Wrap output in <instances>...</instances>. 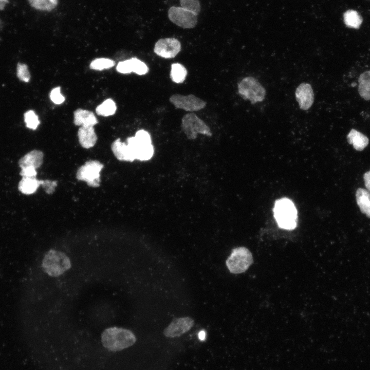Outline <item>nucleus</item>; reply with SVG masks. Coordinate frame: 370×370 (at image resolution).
Returning a JSON list of instances; mask_svg holds the SVG:
<instances>
[{
    "label": "nucleus",
    "mask_w": 370,
    "mask_h": 370,
    "mask_svg": "<svg viewBox=\"0 0 370 370\" xmlns=\"http://www.w3.org/2000/svg\"><path fill=\"white\" fill-rule=\"evenodd\" d=\"M44 154L39 150H34L27 153L18 161V165L21 168L32 166L37 169L41 166L43 161Z\"/></svg>",
    "instance_id": "17"
},
{
    "label": "nucleus",
    "mask_w": 370,
    "mask_h": 370,
    "mask_svg": "<svg viewBox=\"0 0 370 370\" xmlns=\"http://www.w3.org/2000/svg\"><path fill=\"white\" fill-rule=\"evenodd\" d=\"M73 122L76 125L94 126L98 121L92 112L78 108L74 112Z\"/></svg>",
    "instance_id": "16"
},
{
    "label": "nucleus",
    "mask_w": 370,
    "mask_h": 370,
    "mask_svg": "<svg viewBox=\"0 0 370 370\" xmlns=\"http://www.w3.org/2000/svg\"><path fill=\"white\" fill-rule=\"evenodd\" d=\"M188 72L186 67L178 63L171 65L170 78L172 81L176 83H182L186 80Z\"/></svg>",
    "instance_id": "23"
},
{
    "label": "nucleus",
    "mask_w": 370,
    "mask_h": 370,
    "mask_svg": "<svg viewBox=\"0 0 370 370\" xmlns=\"http://www.w3.org/2000/svg\"><path fill=\"white\" fill-rule=\"evenodd\" d=\"M363 180L367 190L370 192V170L364 174Z\"/></svg>",
    "instance_id": "33"
},
{
    "label": "nucleus",
    "mask_w": 370,
    "mask_h": 370,
    "mask_svg": "<svg viewBox=\"0 0 370 370\" xmlns=\"http://www.w3.org/2000/svg\"><path fill=\"white\" fill-rule=\"evenodd\" d=\"M44 182V180H39L36 177H23L18 183V189L23 194H32Z\"/></svg>",
    "instance_id": "21"
},
{
    "label": "nucleus",
    "mask_w": 370,
    "mask_h": 370,
    "mask_svg": "<svg viewBox=\"0 0 370 370\" xmlns=\"http://www.w3.org/2000/svg\"><path fill=\"white\" fill-rule=\"evenodd\" d=\"M238 91L244 99L249 100L252 103L262 101L266 95L264 87L251 77H246L241 80L238 84Z\"/></svg>",
    "instance_id": "6"
},
{
    "label": "nucleus",
    "mask_w": 370,
    "mask_h": 370,
    "mask_svg": "<svg viewBox=\"0 0 370 370\" xmlns=\"http://www.w3.org/2000/svg\"><path fill=\"white\" fill-rule=\"evenodd\" d=\"M117 109L115 102L111 99H108L98 105L96 112L97 115L107 117L115 114Z\"/></svg>",
    "instance_id": "25"
},
{
    "label": "nucleus",
    "mask_w": 370,
    "mask_h": 370,
    "mask_svg": "<svg viewBox=\"0 0 370 370\" xmlns=\"http://www.w3.org/2000/svg\"><path fill=\"white\" fill-rule=\"evenodd\" d=\"M60 87L52 89L50 94L51 100L56 104H62L65 101V97L60 92Z\"/></svg>",
    "instance_id": "31"
},
{
    "label": "nucleus",
    "mask_w": 370,
    "mask_h": 370,
    "mask_svg": "<svg viewBox=\"0 0 370 370\" xmlns=\"http://www.w3.org/2000/svg\"><path fill=\"white\" fill-rule=\"evenodd\" d=\"M169 101L176 108L191 112L201 110L207 104L206 102L193 94L187 96L174 94L170 97Z\"/></svg>",
    "instance_id": "10"
},
{
    "label": "nucleus",
    "mask_w": 370,
    "mask_h": 370,
    "mask_svg": "<svg viewBox=\"0 0 370 370\" xmlns=\"http://www.w3.org/2000/svg\"><path fill=\"white\" fill-rule=\"evenodd\" d=\"M115 65V62L112 59L107 58H97L90 64L89 67L91 69L102 70L109 69Z\"/></svg>",
    "instance_id": "27"
},
{
    "label": "nucleus",
    "mask_w": 370,
    "mask_h": 370,
    "mask_svg": "<svg viewBox=\"0 0 370 370\" xmlns=\"http://www.w3.org/2000/svg\"><path fill=\"white\" fill-rule=\"evenodd\" d=\"M181 49L180 41L175 38L159 39L155 43L154 52L157 55L165 58L175 57Z\"/></svg>",
    "instance_id": "11"
},
{
    "label": "nucleus",
    "mask_w": 370,
    "mask_h": 370,
    "mask_svg": "<svg viewBox=\"0 0 370 370\" xmlns=\"http://www.w3.org/2000/svg\"><path fill=\"white\" fill-rule=\"evenodd\" d=\"M24 117L26 126L28 128L35 130L40 124L38 116L32 110L25 112Z\"/></svg>",
    "instance_id": "28"
},
{
    "label": "nucleus",
    "mask_w": 370,
    "mask_h": 370,
    "mask_svg": "<svg viewBox=\"0 0 370 370\" xmlns=\"http://www.w3.org/2000/svg\"><path fill=\"white\" fill-rule=\"evenodd\" d=\"M273 212L275 219L280 228L292 230L296 227L297 211L291 200L286 198L277 200Z\"/></svg>",
    "instance_id": "3"
},
{
    "label": "nucleus",
    "mask_w": 370,
    "mask_h": 370,
    "mask_svg": "<svg viewBox=\"0 0 370 370\" xmlns=\"http://www.w3.org/2000/svg\"><path fill=\"white\" fill-rule=\"evenodd\" d=\"M252 263L253 257L251 252L244 247L233 249L226 261L228 269L234 274L244 272Z\"/></svg>",
    "instance_id": "5"
},
{
    "label": "nucleus",
    "mask_w": 370,
    "mask_h": 370,
    "mask_svg": "<svg viewBox=\"0 0 370 370\" xmlns=\"http://www.w3.org/2000/svg\"><path fill=\"white\" fill-rule=\"evenodd\" d=\"M193 325L194 321L190 317L176 318L165 328L163 334L169 338L179 337L188 331Z\"/></svg>",
    "instance_id": "12"
},
{
    "label": "nucleus",
    "mask_w": 370,
    "mask_h": 370,
    "mask_svg": "<svg viewBox=\"0 0 370 370\" xmlns=\"http://www.w3.org/2000/svg\"><path fill=\"white\" fill-rule=\"evenodd\" d=\"M358 92L365 100H370V70L361 73L358 79Z\"/></svg>",
    "instance_id": "22"
},
{
    "label": "nucleus",
    "mask_w": 370,
    "mask_h": 370,
    "mask_svg": "<svg viewBox=\"0 0 370 370\" xmlns=\"http://www.w3.org/2000/svg\"><path fill=\"white\" fill-rule=\"evenodd\" d=\"M33 8L41 11H50L58 5L59 0H28Z\"/></svg>",
    "instance_id": "26"
},
{
    "label": "nucleus",
    "mask_w": 370,
    "mask_h": 370,
    "mask_svg": "<svg viewBox=\"0 0 370 370\" xmlns=\"http://www.w3.org/2000/svg\"><path fill=\"white\" fill-rule=\"evenodd\" d=\"M69 258L63 252L50 250L45 255L42 262L44 271L51 276H58L70 268Z\"/></svg>",
    "instance_id": "4"
},
{
    "label": "nucleus",
    "mask_w": 370,
    "mask_h": 370,
    "mask_svg": "<svg viewBox=\"0 0 370 370\" xmlns=\"http://www.w3.org/2000/svg\"><path fill=\"white\" fill-rule=\"evenodd\" d=\"M103 164L97 160H89L78 170L76 177L80 180H84L92 187L100 186V172Z\"/></svg>",
    "instance_id": "9"
},
{
    "label": "nucleus",
    "mask_w": 370,
    "mask_h": 370,
    "mask_svg": "<svg viewBox=\"0 0 370 370\" xmlns=\"http://www.w3.org/2000/svg\"><path fill=\"white\" fill-rule=\"evenodd\" d=\"M8 3L9 0H0V10H3Z\"/></svg>",
    "instance_id": "34"
},
{
    "label": "nucleus",
    "mask_w": 370,
    "mask_h": 370,
    "mask_svg": "<svg viewBox=\"0 0 370 370\" xmlns=\"http://www.w3.org/2000/svg\"><path fill=\"white\" fill-rule=\"evenodd\" d=\"M111 149L116 157L119 160L132 162L135 160L127 143L122 142L119 138L112 143Z\"/></svg>",
    "instance_id": "18"
},
{
    "label": "nucleus",
    "mask_w": 370,
    "mask_h": 370,
    "mask_svg": "<svg viewBox=\"0 0 370 370\" xmlns=\"http://www.w3.org/2000/svg\"><path fill=\"white\" fill-rule=\"evenodd\" d=\"M21 169L20 174L23 177H36L37 172L34 167L26 166Z\"/></svg>",
    "instance_id": "32"
},
{
    "label": "nucleus",
    "mask_w": 370,
    "mask_h": 370,
    "mask_svg": "<svg viewBox=\"0 0 370 370\" xmlns=\"http://www.w3.org/2000/svg\"><path fill=\"white\" fill-rule=\"evenodd\" d=\"M181 126L188 138L190 139L196 138L198 134L208 136H212L210 127L193 113H188L183 116Z\"/></svg>",
    "instance_id": "7"
},
{
    "label": "nucleus",
    "mask_w": 370,
    "mask_h": 370,
    "mask_svg": "<svg viewBox=\"0 0 370 370\" xmlns=\"http://www.w3.org/2000/svg\"><path fill=\"white\" fill-rule=\"evenodd\" d=\"M127 144L135 159L146 161L153 155L154 147L151 136L144 130L138 131L134 137H128Z\"/></svg>",
    "instance_id": "2"
},
{
    "label": "nucleus",
    "mask_w": 370,
    "mask_h": 370,
    "mask_svg": "<svg viewBox=\"0 0 370 370\" xmlns=\"http://www.w3.org/2000/svg\"><path fill=\"white\" fill-rule=\"evenodd\" d=\"M181 7L198 15L201 10L199 0H179Z\"/></svg>",
    "instance_id": "29"
},
{
    "label": "nucleus",
    "mask_w": 370,
    "mask_h": 370,
    "mask_svg": "<svg viewBox=\"0 0 370 370\" xmlns=\"http://www.w3.org/2000/svg\"><path fill=\"white\" fill-rule=\"evenodd\" d=\"M117 70L121 73L135 72L138 75H145L149 71L147 66L136 58H132L118 63Z\"/></svg>",
    "instance_id": "13"
},
{
    "label": "nucleus",
    "mask_w": 370,
    "mask_h": 370,
    "mask_svg": "<svg viewBox=\"0 0 370 370\" xmlns=\"http://www.w3.org/2000/svg\"><path fill=\"white\" fill-rule=\"evenodd\" d=\"M356 199L360 211L370 218V192L359 188L356 192Z\"/></svg>",
    "instance_id": "20"
},
{
    "label": "nucleus",
    "mask_w": 370,
    "mask_h": 370,
    "mask_svg": "<svg viewBox=\"0 0 370 370\" xmlns=\"http://www.w3.org/2000/svg\"><path fill=\"white\" fill-rule=\"evenodd\" d=\"M295 95L301 109L306 110L312 106L314 101V94L309 84L301 83L296 89Z\"/></svg>",
    "instance_id": "14"
},
{
    "label": "nucleus",
    "mask_w": 370,
    "mask_h": 370,
    "mask_svg": "<svg viewBox=\"0 0 370 370\" xmlns=\"http://www.w3.org/2000/svg\"><path fill=\"white\" fill-rule=\"evenodd\" d=\"M168 15L172 23L183 29L193 28L197 23L198 14L181 7H171Z\"/></svg>",
    "instance_id": "8"
},
{
    "label": "nucleus",
    "mask_w": 370,
    "mask_h": 370,
    "mask_svg": "<svg viewBox=\"0 0 370 370\" xmlns=\"http://www.w3.org/2000/svg\"><path fill=\"white\" fill-rule=\"evenodd\" d=\"M78 136L81 145L85 149L94 146L97 140L93 126H81L78 130Z\"/></svg>",
    "instance_id": "15"
},
{
    "label": "nucleus",
    "mask_w": 370,
    "mask_h": 370,
    "mask_svg": "<svg viewBox=\"0 0 370 370\" xmlns=\"http://www.w3.org/2000/svg\"><path fill=\"white\" fill-rule=\"evenodd\" d=\"M205 336H206V332L204 331H201L198 334V337L200 340H205Z\"/></svg>",
    "instance_id": "35"
},
{
    "label": "nucleus",
    "mask_w": 370,
    "mask_h": 370,
    "mask_svg": "<svg viewBox=\"0 0 370 370\" xmlns=\"http://www.w3.org/2000/svg\"><path fill=\"white\" fill-rule=\"evenodd\" d=\"M344 22L349 28L358 29L362 23V18L358 12L354 10H348L343 14Z\"/></svg>",
    "instance_id": "24"
},
{
    "label": "nucleus",
    "mask_w": 370,
    "mask_h": 370,
    "mask_svg": "<svg viewBox=\"0 0 370 370\" xmlns=\"http://www.w3.org/2000/svg\"><path fill=\"white\" fill-rule=\"evenodd\" d=\"M16 76L18 79L25 82H28L30 79V74L27 65L18 63L16 67Z\"/></svg>",
    "instance_id": "30"
},
{
    "label": "nucleus",
    "mask_w": 370,
    "mask_h": 370,
    "mask_svg": "<svg viewBox=\"0 0 370 370\" xmlns=\"http://www.w3.org/2000/svg\"><path fill=\"white\" fill-rule=\"evenodd\" d=\"M103 346L112 351H119L134 344L136 337L130 330L117 327L106 329L102 334Z\"/></svg>",
    "instance_id": "1"
},
{
    "label": "nucleus",
    "mask_w": 370,
    "mask_h": 370,
    "mask_svg": "<svg viewBox=\"0 0 370 370\" xmlns=\"http://www.w3.org/2000/svg\"><path fill=\"white\" fill-rule=\"evenodd\" d=\"M349 144H352L354 148L358 151H361L365 148L369 142L368 138L360 132L353 128L347 136Z\"/></svg>",
    "instance_id": "19"
}]
</instances>
